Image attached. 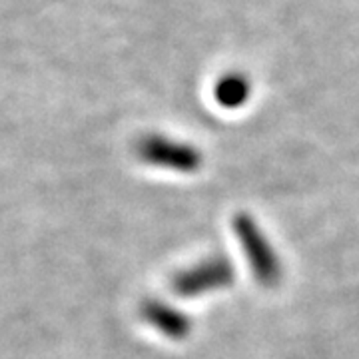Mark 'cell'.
<instances>
[{
  "label": "cell",
  "instance_id": "cell-1",
  "mask_svg": "<svg viewBox=\"0 0 359 359\" xmlns=\"http://www.w3.org/2000/svg\"><path fill=\"white\" fill-rule=\"evenodd\" d=\"M233 233L244 250L245 259L252 268V273L264 287H276L282 282V262L268 236L257 226V222L248 214H236L231 222Z\"/></svg>",
  "mask_w": 359,
  "mask_h": 359
},
{
  "label": "cell",
  "instance_id": "cell-2",
  "mask_svg": "<svg viewBox=\"0 0 359 359\" xmlns=\"http://www.w3.org/2000/svg\"><path fill=\"white\" fill-rule=\"evenodd\" d=\"M233 266L228 257L214 256L196 264L192 268L182 269L172 280V292L180 297H198L226 290L233 283Z\"/></svg>",
  "mask_w": 359,
  "mask_h": 359
},
{
  "label": "cell",
  "instance_id": "cell-3",
  "mask_svg": "<svg viewBox=\"0 0 359 359\" xmlns=\"http://www.w3.org/2000/svg\"><path fill=\"white\" fill-rule=\"evenodd\" d=\"M136 152L142 162L164 170H174L182 174L198 172L204 160L198 148L186 142L170 140L166 136H146L138 142Z\"/></svg>",
  "mask_w": 359,
  "mask_h": 359
},
{
  "label": "cell",
  "instance_id": "cell-4",
  "mask_svg": "<svg viewBox=\"0 0 359 359\" xmlns=\"http://www.w3.org/2000/svg\"><path fill=\"white\" fill-rule=\"evenodd\" d=\"M142 318L146 320V323H150L156 332L176 341L186 339L194 327L192 320L184 311L158 299H150L142 306Z\"/></svg>",
  "mask_w": 359,
  "mask_h": 359
},
{
  "label": "cell",
  "instance_id": "cell-5",
  "mask_svg": "<svg viewBox=\"0 0 359 359\" xmlns=\"http://www.w3.org/2000/svg\"><path fill=\"white\" fill-rule=\"evenodd\" d=\"M248 98V84L244 78L226 76L216 86V100L226 108H236L245 102Z\"/></svg>",
  "mask_w": 359,
  "mask_h": 359
}]
</instances>
